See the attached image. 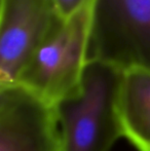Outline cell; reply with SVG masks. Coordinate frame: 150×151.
Returning a JSON list of instances; mask_svg holds the SVG:
<instances>
[{"label": "cell", "instance_id": "1", "mask_svg": "<svg viewBox=\"0 0 150 151\" xmlns=\"http://www.w3.org/2000/svg\"><path fill=\"white\" fill-rule=\"evenodd\" d=\"M122 70L88 61L80 91L57 105L63 151H110L123 138L117 113Z\"/></svg>", "mask_w": 150, "mask_h": 151}, {"label": "cell", "instance_id": "6", "mask_svg": "<svg viewBox=\"0 0 150 151\" xmlns=\"http://www.w3.org/2000/svg\"><path fill=\"white\" fill-rule=\"evenodd\" d=\"M117 113L123 138L137 151H150V71H122L117 93Z\"/></svg>", "mask_w": 150, "mask_h": 151}, {"label": "cell", "instance_id": "3", "mask_svg": "<svg viewBox=\"0 0 150 151\" xmlns=\"http://www.w3.org/2000/svg\"><path fill=\"white\" fill-rule=\"evenodd\" d=\"M88 61L150 71V0H96Z\"/></svg>", "mask_w": 150, "mask_h": 151}, {"label": "cell", "instance_id": "5", "mask_svg": "<svg viewBox=\"0 0 150 151\" xmlns=\"http://www.w3.org/2000/svg\"><path fill=\"white\" fill-rule=\"evenodd\" d=\"M0 151H63L57 106L20 83L0 86Z\"/></svg>", "mask_w": 150, "mask_h": 151}, {"label": "cell", "instance_id": "7", "mask_svg": "<svg viewBox=\"0 0 150 151\" xmlns=\"http://www.w3.org/2000/svg\"><path fill=\"white\" fill-rule=\"evenodd\" d=\"M63 18L66 20L80 7L84 5L88 0H54Z\"/></svg>", "mask_w": 150, "mask_h": 151}, {"label": "cell", "instance_id": "2", "mask_svg": "<svg viewBox=\"0 0 150 151\" xmlns=\"http://www.w3.org/2000/svg\"><path fill=\"white\" fill-rule=\"evenodd\" d=\"M96 0L67 18L37 50L17 83L57 106L80 91L93 30Z\"/></svg>", "mask_w": 150, "mask_h": 151}, {"label": "cell", "instance_id": "4", "mask_svg": "<svg viewBox=\"0 0 150 151\" xmlns=\"http://www.w3.org/2000/svg\"><path fill=\"white\" fill-rule=\"evenodd\" d=\"M64 21L54 0H1L0 86L18 82L37 50Z\"/></svg>", "mask_w": 150, "mask_h": 151}]
</instances>
